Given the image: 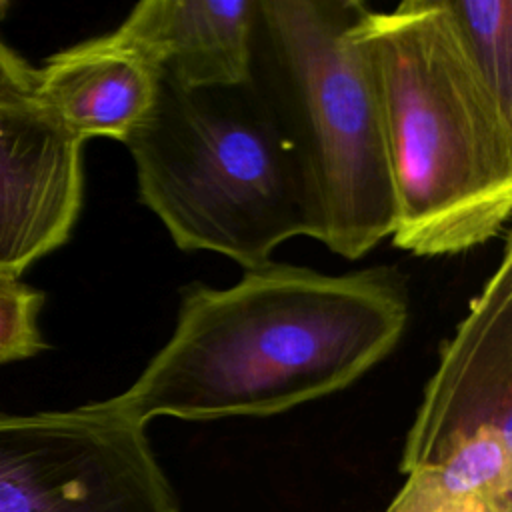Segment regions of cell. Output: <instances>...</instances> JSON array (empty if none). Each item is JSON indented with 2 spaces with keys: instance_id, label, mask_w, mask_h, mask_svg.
Returning a JSON list of instances; mask_svg holds the SVG:
<instances>
[{
  "instance_id": "3",
  "label": "cell",
  "mask_w": 512,
  "mask_h": 512,
  "mask_svg": "<svg viewBox=\"0 0 512 512\" xmlns=\"http://www.w3.org/2000/svg\"><path fill=\"white\" fill-rule=\"evenodd\" d=\"M358 0H256L248 80L292 158L308 236L356 260L390 238L394 204Z\"/></svg>"
},
{
  "instance_id": "6",
  "label": "cell",
  "mask_w": 512,
  "mask_h": 512,
  "mask_svg": "<svg viewBox=\"0 0 512 512\" xmlns=\"http://www.w3.org/2000/svg\"><path fill=\"white\" fill-rule=\"evenodd\" d=\"M0 512H182L146 426L106 400L0 410Z\"/></svg>"
},
{
  "instance_id": "4",
  "label": "cell",
  "mask_w": 512,
  "mask_h": 512,
  "mask_svg": "<svg viewBox=\"0 0 512 512\" xmlns=\"http://www.w3.org/2000/svg\"><path fill=\"white\" fill-rule=\"evenodd\" d=\"M124 146L140 202L180 250L252 270L282 242L308 236L298 174L250 80L186 88L158 76L154 102Z\"/></svg>"
},
{
  "instance_id": "1",
  "label": "cell",
  "mask_w": 512,
  "mask_h": 512,
  "mask_svg": "<svg viewBox=\"0 0 512 512\" xmlns=\"http://www.w3.org/2000/svg\"><path fill=\"white\" fill-rule=\"evenodd\" d=\"M408 310L394 266L326 274L270 260L226 288L192 282L170 338L106 402L144 426L160 416L280 414L382 362L404 336Z\"/></svg>"
},
{
  "instance_id": "11",
  "label": "cell",
  "mask_w": 512,
  "mask_h": 512,
  "mask_svg": "<svg viewBox=\"0 0 512 512\" xmlns=\"http://www.w3.org/2000/svg\"><path fill=\"white\" fill-rule=\"evenodd\" d=\"M44 292L0 272V364L32 358L48 348L38 326Z\"/></svg>"
},
{
  "instance_id": "8",
  "label": "cell",
  "mask_w": 512,
  "mask_h": 512,
  "mask_svg": "<svg viewBox=\"0 0 512 512\" xmlns=\"http://www.w3.org/2000/svg\"><path fill=\"white\" fill-rule=\"evenodd\" d=\"M256 0H142L112 34L178 86L248 80Z\"/></svg>"
},
{
  "instance_id": "12",
  "label": "cell",
  "mask_w": 512,
  "mask_h": 512,
  "mask_svg": "<svg viewBox=\"0 0 512 512\" xmlns=\"http://www.w3.org/2000/svg\"><path fill=\"white\" fill-rule=\"evenodd\" d=\"M38 68H32L0 40V106H36Z\"/></svg>"
},
{
  "instance_id": "7",
  "label": "cell",
  "mask_w": 512,
  "mask_h": 512,
  "mask_svg": "<svg viewBox=\"0 0 512 512\" xmlns=\"http://www.w3.org/2000/svg\"><path fill=\"white\" fill-rule=\"evenodd\" d=\"M84 142L38 106H0V272L18 276L70 238Z\"/></svg>"
},
{
  "instance_id": "13",
  "label": "cell",
  "mask_w": 512,
  "mask_h": 512,
  "mask_svg": "<svg viewBox=\"0 0 512 512\" xmlns=\"http://www.w3.org/2000/svg\"><path fill=\"white\" fill-rule=\"evenodd\" d=\"M8 6H10V4H8V2H0V18H2V16H4V14H6V10H8Z\"/></svg>"
},
{
  "instance_id": "5",
  "label": "cell",
  "mask_w": 512,
  "mask_h": 512,
  "mask_svg": "<svg viewBox=\"0 0 512 512\" xmlns=\"http://www.w3.org/2000/svg\"><path fill=\"white\" fill-rule=\"evenodd\" d=\"M384 512H512V240L438 352Z\"/></svg>"
},
{
  "instance_id": "10",
  "label": "cell",
  "mask_w": 512,
  "mask_h": 512,
  "mask_svg": "<svg viewBox=\"0 0 512 512\" xmlns=\"http://www.w3.org/2000/svg\"><path fill=\"white\" fill-rule=\"evenodd\" d=\"M466 50L512 110V0H446Z\"/></svg>"
},
{
  "instance_id": "2",
  "label": "cell",
  "mask_w": 512,
  "mask_h": 512,
  "mask_svg": "<svg viewBox=\"0 0 512 512\" xmlns=\"http://www.w3.org/2000/svg\"><path fill=\"white\" fill-rule=\"evenodd\" d=\"M390 174L392 244L454 256L496 238L512 210V110L470 58L446 0L364 8Z\"/></svg>"
},
{
  "instance_id": "9",
  "label": "cell",
  "mask_w": 512,
  "mask_h": 512,
  "mask_svg": "<svg viewBox=\"0 0 512 512\" xmlns=\"http://www.w3.org/2000/svg\"><path fill=\"white\" fill-rule=\"evenodd\" d=\"M158 72L112 32L52 54L38 68L34 104L78 140H124L150 110Z\"/></svg>"
}]
</instances>
